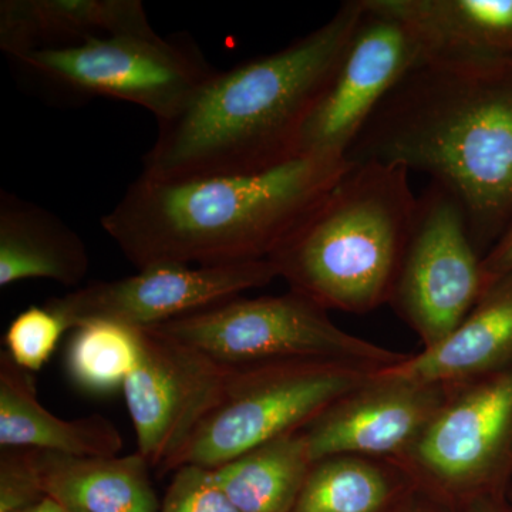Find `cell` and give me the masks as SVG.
I'll return each instance as SVG.
<instances>
[{
	"label": "cell",
	"instance_id": "4316f807",
	"mask_svg": "<svg viewBox=\"0 0 512 512\" xmlns=\"http://www.w3.org/2000/svg\"><path fill=\"white\" fill-rule=\"evenodd\" d=\"M396 512H458L450 505L443 503L439 498L414 487L412 493L407 495L406 500L400 505Z\"/></svg>",
	"mask_w": 512,
	"mask_h": 512
},
{
	"label": "cell",
	"instance_id": "4dcf8cb0",
	"mask_svg": "<svg viewBox=\"0 0 512 512\" xmlns=\"http://www.w3.org/2000/svg\"><path fill=\"white\" fill-rule=\"evenodd\" d=\"M67 512H80V511H74V510H66Z\"/></svg>",
	"mask_w": 512,
	"mask_h": 512
},
{
	"label": "cell",
	"instance_id": "7402d4cb",
	"mask_svg": "<svg viewBox=\"0 0 512 512\" xmlns=\"http://www.w3.org/2000/svg\"><path fill=\"white\" fill-rule=\"evenodd\" d=\"M140 355V329L101 320L84 323L74 329L67 346V373L83 392H116L136 369Z\"/></svg>",
	"mask_w": 512,
	"mask_h": 512
},
{
	"label": "cell",
	"instance_id": "f1b7e54d",
	"mask_svg": "<svg viewBox=\"0 0 512 512\" xmlns=\"http://www.w3.org/2000/svg\"><path fill=\"white\" fill-rule=\"evenodd\" d=\"M505 504L494 503V501H477V503L468 505L460 512H505Z\"/></svg>",
	"mask_w": 512,
	"mask_h": 512
},
{
	"label": "cell",
	"instance_id": "9c48e42d",
	"mask_svg": "<svg viewBox=\"0 0 512 512\" xmlns=\"http://www.w3.org/2000/svg\"><path fill=\"white\" fill-rule=\"evenodd\" d=\"M484 288L483 256L466 212L446 188L431 183L417 198L390 305L429 349L466 319Z\"/></svg>",
	"mask_w": 512,
	"mask_h": 512
},
{
	"label": "cell",
	"instance_id": "ffe728a7",
	"mask_svg": "<svg viewBox=\"0 0 512 512\" xmlns=\"http://www.w3.org/2000/svg\"><path fill=\"white\" fill-rule=\"evenodd\" d=\"M414 487L396 461L326 457L313 463L291 512H396Z\"/></svg>",
	"mask_w": 512,
	"mask_h": 512
},
{
	"label": "cell",
	"instance_id": "277c9868",
	"mask_svg": "<svg viewBox=\"0 0 512 512\" xmlns=\"http://www.w3.org/2000/svg\"><path fill=\"white\" fill-rule=\"evenodd\" d=\"M409 174L396 164L352 161L269 258L289 291L356 315L389 303L416 217Z\"/></svg>",
	"mask_w": 512,
	"mask_h": 512
},
{
	"label": "cell",
	"instance_id": "52a82bcc",
	"mask_svg": "<svg viewBox=\"0 0 512 512\" xmlns=\"http://www.w3.org/2000/svg\"><path fill=\"white\" fill-rule=\"evenodd\" d=\"M416 487L458 512L477 501L507 503L512 480V366L453 384L412 448L393 460Z\"/></svg>",
	"mask_w": 512,
	"mask_h": 512
},
{
	"label": "cell",
	"instance_id": "e0dca14e",
	"mask_svg": "<svg viewBox=\"0 0 512 512\" xmlns=\"http://www.w3.org/2000/svg\"><path fill=\"white\" fill-rule=\"evenodd\" d=\"M90 256L83 239L53 212L0 191V286L47 279L76 286Z\"/></svg>",
	"mask_w": 512,
	"mask_h": 512
},
{
	"label": "cell",
	"instance_id": "6da1fadb",
	"mask_svg": "<svg viewBox=\"0 0 512 512\" xmlns=\"http://www.w3.org/2000/svg\"><path fill=\"white\" fill-rule=\"evenodd\" d=\"M346 157L429 174L460 202L484 258L512 222V57H426Z\"/></svg>",
	"mask_w": 512,
	"mask_h": 512
},
{
	"label": "cell",
	"instance_id": "d4e9b609",
	"mask_svg": "<svg viewBox=\"0 0 512 512\" xmlns=\"http://www.w3.org/2000/svg\"><path fill=\"white\" fill-rule=\"evenodd\" d=\"M46 495L30 448H2L0 453V512H19Z\"/></svg>",
	"mask_w": 512,
	"mask_h": 512
},
{
	"label": "cell",
	"instance_id": "ac0fdd59",
	"mask_svg": "<svg viewBox=\"0 0 512 512\" xmlns=\"http://www.w3.org/2000/svg\"><path fill=\"white\" fill-rule=\"evenodd\" d=\"M32 450V448H30ZM46 497L80 512H160L150 466L140 453L77 457L32 450Z\"/></svg>",
	"mask_w": 512,
	"mask_h": 512
},
{
	"label": "cell",
	"instance_id": "44dd1931",
	"mask_svg": "<svg viewBox=\"0 0 512 512\" xmlns=\"http://www.w3.org/2000/svg\"><path fill=\"white\" fill-rule=\"evenodd\" d=\"M312 466L302 430L252 448L212 471L239 511L291 512Z\"/></svg>",
	"mask_w": 512,
	"mask_h": 512
},
{
	"label": "cell",
	"instance_id": "30bf717a",
	"mask_svg": "<svg viewBox=\"0 0 512 512\" xmlns=\"http://www.w3.org/2000/svg\"><path fill=\"white\" fill-rule=\"evenodd\" d=\"M362 2V20L303 130L299 157L348 156L387 94L430 57L426 40L412 23L384 8L380 0Z\"/></svg>",
	"mask_w": 512,
	"mask_h": 512
},
{
	"label": "cell",
	"instance_id": "5bb4252c",
	"mask_svg": "<svg viewBox=\"0 0 512 512\" xmlns=\"http://www.w3.org/2000/svg\"><path fill=\"white\" fill-rule=\"evenodd\" d=\"M156 30L140 0H2L0 49L9 57Z\"/></svg>",
	"mask_w": 512,
	"mask_h": 512
},
{
	"label": "cell",
	"instance_id": "9a60e30c",
	"mask_svg": "<svg viewBox=\"0 0 512 512\" xmlns=\"http://www.w3.org/2000/svg\"><path fill=\"white\" fill-rule=\"evenodd\" d=\"M510 366L512 271L485 288L466 319L443 342L387 370L416 382L457 384Z\"/></svg>",
	"mask_w": 512,
	"mask_h": 512
},
{
	"label": "cell",
	"instance_id": "8992f818",
	"mask_svg": "<svg viewBox=\"0 0 512 512\" xmlns=\"http://www.w3.org/2000/svg\"><path fill=\"white\" fill-rule=\"evenodd\" d=\"M376 372L329 360L231 367L220 402L202 421L173 471L185 464L212 470L268 441L302 431Z\"/></svg>",
	"mask_w": 512,
	"mask_h": 512
},
{
	"label": "cell",
	"instance_id": "3957f363",
	"mask_svg": "<svg viewBox=\"0 0 512 512\" xmlns=\"http://www.w3.org/2000/svg\"><path fill=\"white\" fill-rule=\"evenodd\" d=\"M352 165L305 156L248 175L140 177L101 227L138 269L264 261L315 211Z\"/></svg>",
	"mask_w": 512,
	"mask_h": 512
},
{
	"label": "cell",
	"instance_id": "603a6c76",
	"mask_svg": "<svg viewBox=\"0 0 512 512\" xmlns=\"http://www.w3.org/2000/svg\"><path fill=\"white\" fill-rule=\"evenodd\" d=\"M66 330V322L52 309L32 306L20 312L6 330V353L22 369L40 372Z\"/></svg>",
	"mask_w": 512,
	"mask_h": 512
},
{
	"label": "cell",
	"instance_id": "d6986e66",
	"mask_svg": "<svg viewBox=\"0 0 512 512\" xmlns=\"http://www.w3.org/2000/svg\"><path fill=\"white\" fill-rule=\"evenodd\" d=\"M412 23L430 56L512 57V0H380Z\"/></svg>",
	"mask_w": 512,
	"mask_h": 512
},
{
	"label": "cell",
	"instance_id": "5b68a950",
	"mask_svg": "<svg viewBox=\"0 0 512 512\" xmlns=\"http://www.w3.org/2000/svg\"><path fill=\"white\" fill-rule=\"evenodd\" d=\"M147 330L231 367L329 360L384 370L412 356L340 329L328 309L293 291L259 298L237 296Z\"/></svg>",
	"mask_w": 512,
	"mask_h": 512
},
{
	"label": "cell",
	"instance_id": "7c38bea8",
	"mask_svg": "<svg viewBox=\"0 0 512 512\" xmlns=\"http://www.w3.org/2000/svg\"><path fill=\"white\" fill-rule=\"evenodd\" d=\"M141 330V355L123 386L138 451L148 466L173 471L202 421L220 402L231 366Z\"/></svg>",
	"mask_w": 512,
	"mask_h": 512
},
{
	"label": "cell",
	"instance_id": "8fae6325",
	"mask_svg": "<svg viewBox=\"0 0 512 512\" xmlns=\"http://www.w3.org/2000/svg\"><path fill=\"white\" fill-rule=\"evenodd\" d=\"M276 278L269 259L218 266L156 265L136 275L93 282L50 299L46 306L69 329L97 320L150 329L262 288Z\"/></svg>",
	"mask_w": 512,
	"mask_h": 512
},
{
	"label": "cell",
	"instance_id": "83f0119b",
	"mask_svg": "<svg viewBox=\"0 0 512 512\" xmlns=\"http://www.w3.org/2000/svg\"><path fill=\"white\" fill-rule=\"evenodd\" d=\"M19 512H67L62 504L57 503L53 498L45 497L39 503L30 505L25 510Z\"/></svg>",
	"mask_w": 512,
	"mask_h": 512
},
{
	"label": "cell",
	"instance_id": "ba28073f",
	"mask_svg": "<svg viewBox=\"0 0 512 512\" xmlns=\"http://www.w3.org/2000/svg\"><path fill=\"white\" fill-rule=\"evenodd\" d=\"M10 59L60 89L137 104L158 123L177 116L217 72L187 40L157 32L101 37Z\"/></svg>",
	"mask_w": 512,
	"mask_h": 512
},
{
	"label": "cell",
	"instance_id": "4fadbf2b",
	"mask_svg": "<svg viewBox=\"0 0 512 512\" xmlns=\"http://www.w3.org/2000/svg\"><path fill=\"white\" fill-rule=\"evenodd\" d=\"M451 387L379 370L303 429L313 463L343 454L399 460L443 409Z\"/></svg>",
	"mask_w": 512,
	"mask_h": 512
},
{
	"label": "cell",
	"instance_id": "2e32d148",
	"mask_svg": "<svg viewBox=\"0 0 512 512\" xmlns=\"http://www.w3.org/2000/svg\"><path fill=\"white\" fill-rule=\"evenodd\" d=\"M0 446L32 448L77 457H116L123 437L101 414L63 420L37 400L35 379L0 353Z\"/></svg>",
	"mask_w": 512,
	"mask_h": 512
},
{
	"label": "cell",
	"instance_id": "7a4b0ae2",
	"mask_svg": "<svg viewBox=\"0 0 512 512\" xmlns=\"http://www.w3.org/2000/svg\"><path fill=\"white\" fill-rule=\"evenodd\" d=\"M362 0L342 3L318 29L278 50L215 72L173 119L158 123L140 175L160 181L262 173L299 157Z\"/></svg>",
	"mask_w": 512,
	"mask_h": 512
},
{
	"label": "cell",
	"instance_id": "cb8c5ba5",
	"mask_svg": "<svg viewBox=\"0 0 512 512\" xmlns=\"http://www.w3.org/2000/svg\"><path fill=\"white\" fill-rule=\"evenodd\" d=\"M160 512H241L218 485L211 468L185 464L175 470Z\"/></svg>",
	"mask_w": 512,
	"mask_h": 512
},
{
	"label": "cell",
	"instance_id": "484cf974",
	"mask_svg": "<svg viewBox=\"0 0 512 512\" xmlns=\"http://www.w3.org/2000/svg\"><path fill=\"white\" fill-rule=\"evenodd\" d=\"M512 271V222L503 237L498 239L487 255L483 258V274L485 288L493 284L501 276ZM484 288V291H485Z\"/></svg>",
	"mask_w": 512,
	"mask_h": 512
},
{
	"label": "cell",
	"instance_id": "f546056e",
	"mask_svg": "<svg viewBox=\"0 0 512 512\" xmlns=\"http://www.w3.org/2000/svg\"><path fill=\"white\" fill-rule=\"evenodd\" d=\"M505 512H512V491L508 493L507 504H505Z\"/></svg>",
	"mask_w": 512,
	"mask_h": 512
}]
</instances>
